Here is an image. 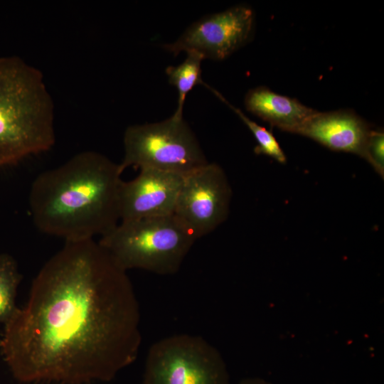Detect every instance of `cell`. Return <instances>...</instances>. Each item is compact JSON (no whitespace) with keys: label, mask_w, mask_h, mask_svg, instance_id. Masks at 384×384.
<instances>
[{"label":"cell","mask_w":384,"mask_h":384,"mask_svg":"<svg viewBox=\"0 0 384 384\" xmlns=\"http://www.w3.org/2000/svg\"><path fill=\"white\" fill-rule=\"evenodd\" d=\"M140 320L127 272L100 243L65 242L4 324L0 352L21 382H107L136 361Z\"/></svg>","instance_id":"cell-1"},{"label":"cell","mask_w":384,"mask_h":384,"mask_svg":"<svg viewBox=\"0 0 384 384\" xmlns=\"http://www.w3.org/2000/svg\"><path fill=\"white\" fill-rule=\"evenodd\" d=\"M119 164L81 151L33 181L28 204L38 230L65 242L94 239L119 223Z\"/></svg>","instance_id":"cell-2"},{"label":"cell","mask_w":384,"mask_h":384,"mask_svg":"<svg viewBox=\"0 0 384 384\" xmlns=\"http://www.w3.org/2000/svg\"><path fill=\"white\" fill-rule=\"evenodd\" d=\"M55 142L54 104L43 73L18 56L0 57V169Z\"/></svg>","instance_id":"cell-3"},{"label":"cell","mask_w":384,"mask_h":384,"mask_svg":"<svg viewBox=\"0 0 384 384\" xmlns=\"http://www.w3.org/2000/svg\"><path fill=\"white\" fill-rule=\"evenodd\" d=\"M174 215L120 221L98 242L127 272L176 274L195 242Z\"/></svg>","instance_id":"cell-4"},{"label":"cell","mask_w":384,"mask_h":384,"mask_svg":"<svg viewBox=\"0 0 384 384\" xmlns=\"http://www.w3.org/2000/svg\"><path fill=\"white\" fill-rule=\"evenodd\" d=\"M122 172L127 167L186 175L208 163L183 115L159 122L134 124L124 134Z\"/></svg>","instance_id":"cell-5"},{"label":"cell","mask_w":384,"mask_h":384,"mask_svg":"<svg viewBox=\"0 0 384 384\" xmlns=\"http://www.w3.org/2000/svg\"><path fill=\"white\" fill-rule=\"evenodd\" d=\"M142 384H230V377L215 346L202 336L180 334L151 346Z\"/></svg>","instance_id":"cell-6"},{"label":"cell","mask_w":384,"mask_h":384,"mask_svg":"<svg viewBox=\"0 0 384 384\" xmlns=\"http://www.w3.org/2000/svg\"><path fill=\"white\" fill-rule=\"evenodd\" d=\"M231 193L223 169L208 162L183 176L174 215L196 240L225 220Z\"/></svg>","instance_id":"cell-7"},{"label":"cell","mask_w":384,"mask_h":384,"mask_svg":"<svg viewBox=\"0 0 384 384\" xmlns=\"http://www.w3.org/2000/svg\"><path fill=\"white\" fill-rule=\"evenodd\" d=\"M253 28L252 10L237 5L193 22L176 41L163 48L174 55L196 52L204 59L221 60L249 41Z\"/></svg>","instance_id":"cell-8"},{"label":"cell","mask_w":384,"mask_h":384,"mask_svg":"<svg viewBox=\"0 0 384 384\" xmlns=\"http://www.w3.org/2000/svg\"><path fill=\"white\" fill-rule=\"evenodd\" d=\"M183 176L164 171L140 169L119 192L120 221L174 215Z\"/></svg>","instance_id":"cell-9"},{"label":"cell","mask_w":384,"mask_h":384,"mask_svg":"<svg viewBox=\"0 0 384 384\" xmlns=\"http://www.w3.org/2000/svg\"><path fill=\"white\" fill-rule=\"evenodd\" d=\"M372 129L352 111H316L294 133L312 139L329 149L363 157Z\"/></svg>","instance_id":"cell-10"},{"label":"cell","mask_w":384,"mask_h":384,"mask_svg":"<svg viewBox=\"0 0 384 384\" xmlns=\"http://www.w3.org/2000/svg\"><path fill=\"white\" fill-rule=\"evenodd\" d=\"M246 109L280 129L292 132L316 110L296 99L277 94L268 87L250 90L245 97Z\"/></svg>","instance_id":"cell-11"},{"label":"cell","mask_w":384,"mask_h":384,"mask_svg":"<svg viewBox=\"0 0 384 384\" xmlns=\"http://www.w3.org/2000/svg\"><path fill=\"white\" fill-rule=\"evenodd\" d=\"M186 58L176 66L166 69L169 82L178 91V105L175 114L183 115L186 97L198 84L205 85L201 78V62L204 58L196 52H188Z\"/></svg>","instance_id":"cell-12"},{"label":"cell","mask_w":384,"mask_h":384,"mask_svg":"<svg viewBox=\"0 0 384 384\" xmlns=\"http://www.w3.org/2000/svg\"><path fill=\"white\" fill-rule=\"evenodd\" d=\"M22 277L14 258L6 253L0 254V324H5L18 306L16 297Z\"/></svg>","instance_id":"cell-13"},{"label":"cell","mask_w":384,"mask_h":384,"mask_svg":"<svg viewBox=\"0 0 384 384\" xmlns=\"http://www.w3.org/2000/svg\"><path fill=\"white\" fill-rule=\"evenodd\" d=\"M206 87L210 88L220 100L227 105L252 132L257 143L254 149L255 154L267 155L282 164L286 162V156L270 131H268L265 127L257 124L256 122L248 118L240 109L228 102L218 91L210 87L208 85Z\"/></svg>","instance_id":"cell-14"},{"label":"cell","mask_w":384,"mask_h":384,"mask_svg":"<svg viewBox=\"0 0 384 384\" xmlns=\"http://www.w3.org/2000/svg\"><path fill=\"white\" fill-rule=\"evenodd\" d=\"M384 134L380 130H371L363 158L366 159L382 176L384 174Z\"/></svg>","instance_id":"cell-15"},{"label":"cell","mask_w":384,"mask_h":384,"mask_svg":"<svg viewBox=\"0 0 384 384\" xmlns=\"http://www.w3.org/2000/svg\"><path fill=\"white\" fill-rule=\"evenodd\" d=\"M238 384H272L260 378H247L242 379Z\"/></svg>","instance_id":"cell-16"}]
</instances>
